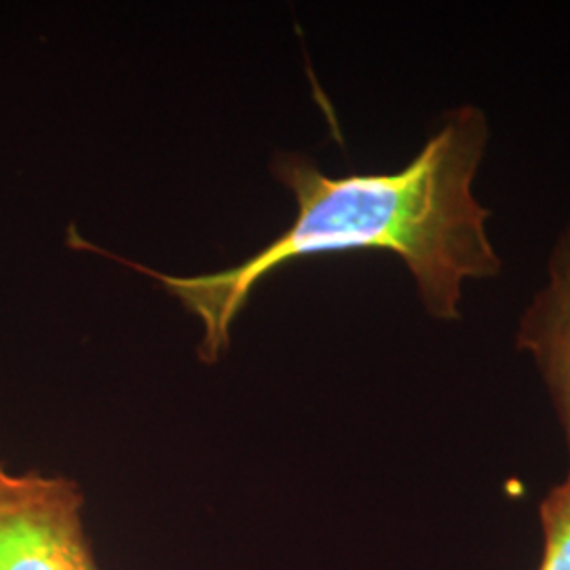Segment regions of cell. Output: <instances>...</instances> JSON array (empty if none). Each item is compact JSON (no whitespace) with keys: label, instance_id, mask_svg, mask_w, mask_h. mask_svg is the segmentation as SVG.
<instances>
[{"label":"cell","instance_id":"6da1fadb","mask_svg":"<svg viewBox=\"0 0 570 570\" xmlns=\"http://www.w3.org/2000/svg\"><path fill=\"white\" fill-rule=\"evenodd\" d=\"M487 112L473 104L444 115L416 157L389 174L327 176L301 153H282L273 176L296 199V218L244 263L193 277H155L204 324L199 357L214 364L230 345V326L268 273L308 256L379 249L400 256L431 317H461L463 284L492 279L503 263L489 237L490 212L473 183L489 146Z\"/></svg>","mask_w":570,"mask_h":570},{"label":"cell","instance_id":"7a4b0ae2","mask_svg":"<svg viewBox=\"0 0 570 570\" xmlns=\"http://www.w3.org/2000/svg\"><path fill=\"white\" fill-rule=\"evenodd\" d=\"M75 480L0 468V570H100Z\"/></svg>","mask_w":570,"mask_h":570},{"label":"cell","instance_id":"3957f363","mask_svg":"<svg viewBox=\"0 0 570 570\" xmlns=\"http://www.w3.org/2000/svg\"><path fill=\"white\" fill-rule=\"evenodd\" d=\"M515 345L532 355L550 389L570 452V223L553 244L548 282L527 306Z\"/></svg>","mask_w":570,"mask_h":570},{"label":"cell","instance_id":"277c9868","mask_svg":"<svg viewBox=\"0 0 570 570\" xmlns=\"http://www.w3.org/2000/svg\"><path fill=\"white\" fill-rule=\"evenodd\" d=\"M546 551L539 570H570V471L541 503Z\"/></svg>","mask_w":570,"mask_h":570}]
</instances>
